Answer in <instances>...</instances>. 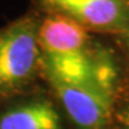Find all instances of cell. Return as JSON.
I'll return each instance as SVG.
<instances>
[{"label": "cell", "mask_w": 129, "mask_h": 129, "mask_svg": "<svg viewBox=\"0 0 129 129\" xmlns=\"http://www.w3.org/2000/svg\"><path fill=\"white\" fill-rule=\"evenodd\" d=\"M121 129H129V108L128 110L125 111V115L122 120V127Z\"/></svg>", "instance_id": "obj_6"}, {"label": "cell", "mask_w": 129, "mask_h": 129, "mask_svg": "<svg viewBox=\"0 0 129 129\" xmlns=\"http://www.w3.org/2000/svg\"><path fill=\"white\" fill-rule=\"evenodd\" d=\"M40 22L36 13H28L0 28V97L20 93L41 68Z\"/></svg>", "instance_id": "obj_1"}, {"label": "cell", "mask_w": 129, "mask_h": 129, "mask_svg": "<svg viewBox=\"0 0 129 129\" xmlns=\"http://www.w3.org/2000/svg\"><path fill=\"white\" fill-rule=\"evenodd\" d=\"M46 13L60 14L86 30L129 35V0H32Z\"/></svg>", "instance_id": "obj_2"}, {"label": "cell", "mask_w": 129, "mask_h": 129, "mask_svg": "<svg viewBox=\"0 0 129 129\" xmlns=\"http://www.w3.org/2000/svg\"><path fill=\"white\" fill-rule=\"evenodd\" d=\"M46 14L38 28L42 64H56L90 56L93 49L90 47L86 29L64 16Z\"/></svg>", "instance_id": "obj_3"}, {"label": "cell", "mask_w": 129, "mask_h": 129, "mask_svg": "<svg viewBox=\"0 0 129 129\" xmlns=\"http://www.w3.org/2000/svg\"><path fill=\"white\" fill-rule=\"evenodd\" d=\"M69 118L79 129H103L110 121L112 96L90 85L47 78Z\"/></svg>", "instance_id": "obj_4"}, {"label": "cell", "mask_w": 129, "mask_h": 129, "mask_svg": "<svg viewBox=\"0 0 129 129\" xmlns=\"http://www.w3.org/2000/svg\"><path fill=\"white\" fill-rule=\"evenodd\" d=\"M0 129H62L60 116L48 99L32 98L0 114Z\"/></svg>", "instance_id": "obj_5"}]
</instances>
